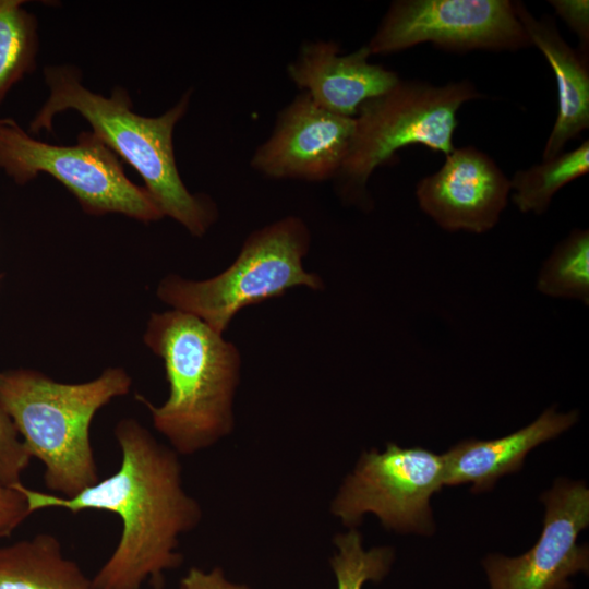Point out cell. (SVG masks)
<instances>
[{
  "instance_id": "obj_7",
  "label": "cell",
  "mask_w": 589,
  "mask_h": 589,
  "mask_svg": "<svg viewBox=\"0 0 589 589\" xmlns=\"http://www.w3.org/2000/svg\"><path fill=\"white\" fill-rule=\"evenodd\" d=\"M0 169L17 184L48 173L92 215L119 213L145 223L164 217L145 187L127 177L121 159L92 131L80 133L74 145H52L14 119L0 118Z\"/></svg>"
},
{
  "instance_id": "obj_23",
  "label": "cell",
  "mask_w": 589,
  "mask_h": 589,
  "mask_svg": "<svg viewBox=\"0 0 589 589\" xmlns=\"http://www.w3.org/2000/svg\"><path fill=\"white\" fill-rule=\"evenodd\" d=\"M29 515L24 495L0 481V537L10 536Z\"/></svg>"
},
{
  "instance_id": "obj_1",
  "label": "cell",
  "mask_w": 589,
  "mask_h": 589,
  "mask_svg": "<svg viewBox=\"0 0 589 589\" xmlns=\"http://www.w3.org/2000/svg\"><path fill=\"white\" fill-rule=\"evenodd\" d=\"M121 464L111 476L80 493L64 497L14 485L31 514L46 508L71 513L104 510L116 514L122 529L119 541L94 576L96 589H140L148 579H160L178 567L181 537L202 519L200 503L183 484L180 458L134 419L115 428Z\"/></svg>"
},
{
  "instance_id": "obj_22",
  "label": "cell",
  "mask_w": 589,
  "mask_h": 589,
  "mask_svg": "<svg viewBox=\"0 0 589 589\" xmlns=\"http://www.w3.org/2000/svg\"><path fill=\"white\" fill-rule=\"evenodd\" d=\"M558 17L576 34L579 51L588 56L589 51V1L588 0H550Z\"/></svg>"
},
{
  "instance_id": "obj_17",
  "label": "cell",
  "mask_w": 589,
  "mask_h": 589,
  "mask_svg": "<svg viewBox=\"0 0 589 589\" xmlns=\"http://www.w3.org/2000/svg\"><path fill=\"white\" fill-rule=\"evenodd\" d=\"M589 171V142L543 159L509 179L512 201L521 213L543 214L563 187Z\"/></svg>"
},
{
  "instance_id": "obj_24",
  "label": "cell",
  "mask_w": 589,
  "mask_h": 589,
  "mask_svg": "<svg viewBox=\"0 0 589 589\" xmlns=\"http://www.w3.org/2000/svg\"><path fill=\"white\" fill-rule=\"evenodd\" d=\"M180 589H251L245 585L230 581L219 567L205 572L192 567L181 579Z\"/></svg>"
},
{
  "instance_id": "obj_19",
  "label": "cell",
  "mask_w": 589,
  "mask_h": 589,
  "mask_svg": "<svg viewBox=\"0 0 589 589\" xmlns=\"http://www.w3.org/2000/svg\"><path fill=\"white\" fill-rule=\"evenodd\" d=\"M537 289L549 297L589 303V231L574 229L543 262Z\"/></svg>"
},
{
  "instance_id": "obj_11",
  "label": "cell",
  "mask_w": 589,
  "mask_h": 589,
  "mask_svg": "<svg viewBox=\"0 0 589 589\" xmlns=\"http://www.w3.org/2000/svg\"><path fill=\"white\" fill-rule=\"evenodd\" d=\"M354 118L334 115L300 92L276 118L250 165L264 177L320 182L335 179L349 148Z\"/></svg>"
},
{
  "instance_id": "obj_20",
  "label": "cell",
  "mask_w": 589,
  "mask_h": 589,
  "mask_svg": "<svg viewBox=\"0 0 589 589\" xmlns=\"http://www.w3.org/2000/svg\"><path fill=\"white\" fill-rule=\"evenodd\" d=\"M336 552L329 560L337 589H362L369 581H380L389 570L394 551L387 546L365 550L358 530L339 533L334 538Z\"/></svg>"
},
{
  "instance_id": "obj_15",
  "label": "cell",
  "mask_w": 589,
  "mask_h": 589,
  "mask_svg": "<svg viewBox=\"0 0 589 589\" xmlns=\"http://www.w3.org/2000/svg\"><path fill=\"white\" fill-rule=\"evenodd\" d=\"M578 412L544 410L529 425L501 438L467 440L443 454L444 485L472 483L476 492L489 490L502 476L518 471L527 454L539 444L573 426Z\"/></svg>"
},
{
  "instance_id": "obj_8",
  "label": "cell",
  "mask_w": 589,
  "mask_h": 589,
  "mask_svg": "<svg viewBox=\"0 0 589 589\" xmlns=\"http://www.w3.org/2000/svg\"><path fill=\"white\" fill-rule=\"evenodd\" d=\"M443 485V455L388 443L383 452L361 455L333 498L330 512L349 528L373 514L387 529L429 532L430 498Z\"/></svg>"
},
{
  "instance_id": "obj_16",
  "label": "cell",
  "mask_w": 589,
  "mask_h": 589,
  "mask_svg": "<svg viewBox=\"0 0 589 589\" xmlns=\"http://www.w3.org/2000/svg\"><path fill=\"white\" fill-rule=\"evenodd\" d=\"M0 589H96L50 533L0 546Z\"/></svg>"
},
{
  "instance_id": "obj_3",
  "label": "cell",
  "mask_w": 589,
  "mask_h": 589,
  "mask_svg": "<svg viewBox=\"0 0 589 589\" xmlns=\"http://www.w3.org/2000/svg\"><path fill=\"white\" fill-rule=\"evenodd\" d=\"M146 345L165 364L169 396L151 412L154 428L178 455L200 453L229 435L240 377L237 347L199 317L178 310L152 315Z\"/></svg>"
},
{
  "instance_id": "obj_14",
  "label": "cell",
  "mask_w": 589,
  "mask_h": 589,
  "mask_svg": "<svg viewBox=\"0 0 589 589\" xmlns=\"http://www.w3.org/2000/svg\"><path fill=\"white\" fill-rule=\"evenodd\" d=\"M514 9L530 45L544 56L556 81L557 115L542 154L549 159L589 128L588 56L565 41L553 17H536L520 1H514Z\"/></svg>"
},
{
  "instance_id": "obj_4",
  "label": "cell",
  "mask_w": 589,
  "mask_h": 589,
  "mask_svg": "<svg viewBox=\"0 0 589 589\" xmlns=\"http://www.w3.org/2000/svg\"><path fill=\"white\" fill-rule=\"evenodd\" d=\"M130 387V376L118 368L79 384L33 370L0 372V407L31 457L43 462L49 491L70 497L99 480L91 424L101 407Z\"/></svg>"
},
{
  "instance_id": "obj_13",
  "label": "cell",
  "mask_w": 589,
  "mask_h": 589,
  "mask_svg": "<svg viewBox=\"0 0 589 589\" xmlns=\"http://www.w3.org/2000/svg\"><path fill=\"white\" fill-rule=\"evenodd\" d=\"M366 46L348 55L333 40L305 41L288 64L290 80L321 108L354 118L360 106L392 89L400 77L369 61Z\"/></svg>"
},
{
  "instance_id": "obj_2",
  "label": "cell",
  "mask_w": 589,
  "mask_h": 589,
  "mask_svg": "<svg viewBox=\"0 0 589 589\" xmlns=\"http://www.w3.org/2000/svg\"><path fill=\"white\" fill-rule=\"evenodd\" d=\"M44 77L49 96L29 123L33 134L50 131L53 118L62 111L79 112L92 132L139 172L164 216L196 237L208 230L217 218L216 205L209 197L187 189L173 151V130L188 111L190 91L165 113L144 117L132 110L131 98L122 87H116L110 97L86 88L74 65H47Z\"/></svg>"
},
{
  "instance_id": "obj_12",
  "label": "cell",
  "mask_w": 589,
  "mask_h": 589,
  "mask_svg": "<svg viewBox=\"0 0 589 589\" xmlns=\"http://www.w3.org/2000/svg\"><path fill=\"white\" fill-rule=\"evenodd\" d=\"M510 181L474 146L455 147L442 167L416 188L419 207L442 229L483 233L496 226L507 205Z\"/></svg>"
},
{
  "instance_id": "obj_5",
  "label": "cell",
  "mask_w": 589,
  "mask_h": 589,
  "mask_svg": "<svg viewBox=\"0 0 589 589\" xmlns=\"http://www.w3.org/2000/svg\"><path fill=\"white\" fill-rule=\"evenodd\" d=\"M483 95L469 81L433 85L400 80L392 89L364 101L354 117L346 158L335 177L341 196L368 206V181L397 151L423 145L445 155L454 146L457 112Z\"/></svg>"
},
{
  "instance_id": "obj_18",
  "label": "cell",
  "mask_w": 589,
  "mask_h": 589,
  "mask_svg": "<svg viewBox=\"0 0 589 589\" xmlns=\"http://www.w3.org/2000/svg\"><path fill=\"white\" fill-rule=\"evenodd\" d=\"M23 0H0V106L12 87L36 67L38 22Z\"/></svg>"
},
{
  "instance_id": "obj_10",
  "label": "cell",
  "mask_w": 589,
  "mask_h": 589,
  "mask_svg": "<svg viewBox=\"0 0 589 589\" xmlns=\"http://www.w3.org/2000/svg\"><path fill=\"white\" fill-rule=\"evenodd\" d=\"M542 501L545 516L537 543L518 557L485 558L491 589H567L568 577L588 570V549L577 538L589 524V490L557 480Z\"/></svg>"
},
{
  "instance_id": "obj_6",
  "label": "cell",
  "mask_w": 589,
  "mask_h": 589,
  "mask_svg": "<svg viewBox=\"0 0 589 589\" xmlns=\"http://www.w3.org/2000/svg\"><path fill=\"white\" fill-rule=\"evenodd\" d=\"M304 221L287 216L253 231L235 262L219 275L202 281L168 276L157 294L173 310L192 314L223 335L243 308L305 286L321 289L323 281L303 268L310 248Z\"/></svg>"
},
{
  "instance_id": "obj_9",
  "label": "cell",
  "mask_w": 589,
  "mask_h": 589,
  "mask_svg": "<svg viewBox=\"0 0 589 589\" xmlns=\"http://www.w3.org/2000/svg\"><path fill=\"white\" fill-rule=\"evenodd\" d=\"M423 43L459 52L531 46L509 0H396L365 46L380 55Z\"/></svg>"
},
{
  "instance_id": "obj_21",
  "label": "cell",
  "mask_w": 589,
  "mask_h": 589,
  "mask_svg": "<svg viewBox=\"0 0 589 589\" xmlns=\"http://www.w3.org/2000/svg\"><path fill=\"white\" fill-rule=\"evenodd\" d=\"M31 459L12 421L0 407V481L11 486L22 483Z\"/></svg>"
}]
</instances>
